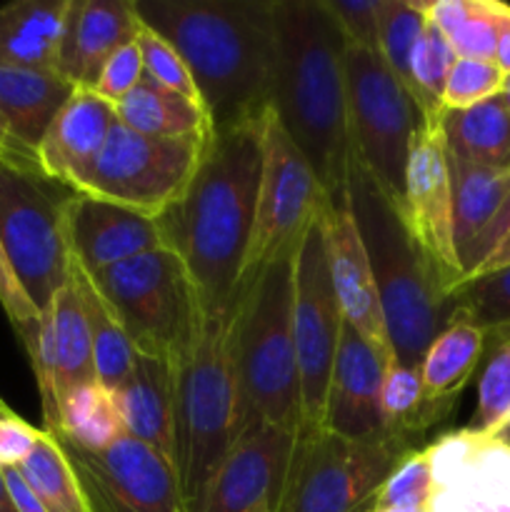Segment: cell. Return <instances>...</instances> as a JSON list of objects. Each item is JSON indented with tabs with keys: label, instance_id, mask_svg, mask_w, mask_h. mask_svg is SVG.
I'll list each match as a JSON object with an SVG mask.
<instances>
[{
	"label": "cell",
	"instance_id": "51",
	"mask_svg": "<svg viewBox=\"0 0 510 512\" xmlns=\"http://www.w3.org/2000/svg\"><path fill=\"white\" fill-rule=\"evenodd\" d=\"M0 512H18L13 495H10L8 490V483H5L3 478V470H0Z\"/></svg>",
	"mask_w": 510,
	"mask_h": 512
},
{
	"label": "cell",
	"instance_id": "14",
	"mask_svg": "<svg viewBox=\"0 0 510 512\" xmlns=\"http://www.w3.org/2000/svg\"><path fill=\"white\" fill-rule=\"evenodd\" d=\"M55 443L68 455L88 512H188L173 465L155 450L123 435L100 453Z\"/></svg>",
	"mask_w": 510,
	"mask_h": 512
},
{
	"label": "cell",
	"instance_id": "2",
	"mask_svg": "<svg viewBox=\"0 0 510 512\" xmlns=\"http://www.w3.org/2000/svg\"><path fill=\"white\" fill-rule=\"evenodd\" d=\"M133 8L185 60L215 133L265 118L275 70V0H133Z\"/></svg>",
	"mask_w": 510,
	"mask_h": 512
},
{
	"label": "cell",
	"instance_id": "43",
	"mask_svg": "<svg viewBox=\"0 0 510 512\" xmlns=\"http://www.w3.org/2000/svg\"><path fill=\"white\" fill-rule=\"evenodd\" d=\"M0 305H3L13 330L18 333L25 353H28V358L33 360L35 353H38L43 315L38 313L33 300L28 298L25 288L20 285L18 275H15L13 270V263H10L8 253H5L3 248V240H0Z\"/></svg>",
	"mask_w": 510,
	"mask_h": 512
},
{
	"label": "cell",
	"instance_id": "13",
	"mask_svg": "<svg viewBox=\"0 0 510 512\" xmlns=\"http://www.w3.org/2000/svg\"><path fill=\"white\" fill-rule=\"evenodd\" d=\"M323 203L325 193L313 168L268 110L263 125V175H260L258 210H255V225L245 253L240 285L275 263L280 255L298 248Z\"/></svg>",
	"mask_w": 510,
	"mask_h": 512
},
{
	"label": "cell",
	"instance_id": "57",
	"mask_svg": "<svg viewBox=\"0 0 510 512\" xmlns=\"http://www.w3.org/2000/svg\"><path fill=\"white\" fill-rule=\"evenodd\" d=\"M370 510H373V505H370V508H365V510H360V512H370Z\"/></svg>",
	"mask_w": 510,
	"mask_h": 512
},
{
	"label": "cell",
	"instance_id": "56",
	"mask_svg": "<svg viewBox=\"0 0 510 512\" xmlns=\"http://www.w3.org/2000/svg\"><path fill=\"white\" fill-rule=\"evenodd\" d=\"M10 413H13V410H10L8 405H0V418H3V415H10Z\"/></svg>",
	"mask_w": 510,
	"mask_h": 512
},
{
	"label": "cell",
	"instance_id": "55",
	"mask_svg": "<svg viewBox=\"0 0 510 512\" xmlns=\"http://www.w3.org/2000/svg\"><path fill=\"white\" fill-rule=\"evenodd\" d=\"M253 512H278V510H273L270 505H260V508H255Z\"/></svg>",
	"mask_w": 510,
	"mask_h": 512
},
{
	"label": "cell",
	"instance_id": "21",
	"mask_svg": "<svg viewBox=\"0 0 510 512\" xmlns=\"http://www.w3.org/2000/svg\"><path fill=\"white\" fill-rule=\"evenodd\" d=\"M323 230L330 283H333L345 323L353 325L380 353L393 355L388 343V330H385L383 308H380L378 285H375L363 235L355 223L353 210H350V200L338 205L325 200Z\"/></svg>",
	"mask_w": 510,
	"mask_h": 512
},
{
	"label": "cell",
	"instance_id": "9",
	"mask_svg": "<svg viewBox=\"0 0 510 512\" xmlns=\"http://www.w3.org/2000/svg\"><path fill=\"white\" fill-rule=\"evenodd\" d=\"M415 440L380 435L348 440L328 430L298 433L278 512H360L370 508Z\"/></svg>",
	"mask_w": 510,
	"mask_h": 512
},
{
	"label": "cell",
	"instance_id": "41",
	"mask_svg": "<svg viewBox=\"0 0 510 512\" xmlns=\"http://www.w3.org/2000/svg\"><path fill=\"white\" fill-rule=\"evenodd\" d=\"M430 495H433V475H430L428 455L425 448H418L395 465L375 495L373 508H425Z\"/></svg>",
	"mask_w": 510,
	"mask_h": 512
},
{
	"label": "cell",
	"instance_id": "35",
	"mask_svg": "<svg viewBox=\"0 0 510 512\" xmlns=\"http://www.w3.org/2000/svg\"><path fill=\"white\" fill-rule=\"evenodd\" d=\"M18 473L48 512H88L83 488L75 478L68 455L45 430Z\"/></svg>",
	"mask_w": 510,
	"mask_h": 512
},
{
	"label": "cell",
	"instance_id": "1",
	"mask_svg": "<svg viewBox=\"0 0 510 512\" xmlns=\"http://www.w3.org/2000/svg\"><path fill=\"white\" fill-rule=\"evenodd\" d=\"M268 115V113H265ZM265 118L213 133L183 198L158 218L205 313L230 320L258 210Z\"/></svg>",
	"mask_w": 510,
	"mask_h": 512
},
{
	"label": "cell",
	"instance_id": "49",
	"mask_svg": "<svg viewBox=\"0 0 510 512\" xmlns=\"http://www.w3.org/2000/svg\"><path fill=\"white\" fill-rule=\"evenodd\" d=\"M500 73H510V5L498 3V43H495V58Z\"/></svg>",
	"mask_w": 510,
	"mask_h": 512
},
{
	"label": "cell",
	"instance_id": "7",
	"mask_svg": "<svg viewBox=\"0 0 510 512\" xmlns=\"http://www.w3.org/2000/svg\"><path fill=\"white\" fill-rule=\"evenodd\" d=\"M138 355L168 363L190 348L205 310L183 260L163 245L88 273Z\"/></svg>",
	"mask_w": 510,
	"mask_h": 512
},
{
	"label": "cell",
	"instance_id": "3",
	"mask_svg": "<svg viewBox=\"0 0 510 512\" xmlns=\"http://www.w3.org/2000/svg\"><path fill=\"white\" fill-rule=\"evenodd\" d=\"M343 53L345 40L323 0H275L270 113L333 205L350 200L353 170Z\"/></svg>",
	"mask_w": 510,
	"mask_h": 512
},
{
	"label": "cell",
	"instance_id": "24",
	"mask_svg": "<svg viewBox=\"0 0 510 512\" xmlns=\"http://www.w3.org/2000/svg\"><path fill=\"white\" fill-rule=\"evenodd\" d=\"M75 85L55 70L0 68V118L23 153L35 155Z\"/></svg>",
	"mask_w": 510,
	"mask_h": 512
},
{
	"label": "cell",
	"instance_id": "10",
	"mask_svg": "<svg viewBox=\"0 0 510 512\" xmlns=\"http://www.w3.org/2000/svg\"><path fill=\"white\" fill-rule=\"evenodd\" d=\"M343 68L353 163L400 208L410 138L428 118L378 53L345 45Z\"/></svg>",
	"mask_w": 510,
	"mask_h": 512
},
{
	"label": "cell",
	"instance_id": "44",
	"mask_svg": "<svg viewBox=\"0 0 510 512\" xmlns=\"http://www.w3.org/2000/svg\"><path fill=\"white\" fill-rule=\"evenodd\" d=\"M323 3L338 25L345 45L378 53L383 0H323Z\"/></svg>",
	"mask_w": 510,
	"mask_h": 512
},
{
	"label": "cell",
	"instance_id": "52",
	"mask_svg": "<svg viewBox=\"0 0 510 512\" xmlns=\"http://www.w3.org/2000/svg\"><path fill=\"white\" fill-rule=\"evenodd\" d=\"M0 150H5V153H18V155H28V153H23V150H20L18 145L13 143V138H10L8 128H5L3 118H0ZM30 158H35V155H30Z\"/></svg>",
	"mask_w": 510,
	"mask_h": 512
},
{
	"label": "cell",
	"instance_id": "6",
	"mask_svg": "<svg viewBox=\"0 0 510 512\" xmlns=\"http://www.w3.org/2000/svg\"><path fill=\"white\" fill-rule=\"evenodd\" d=\"M228 318L205 313L198 338L173 363V468L188 512L205 495L235 443V380Z\"/></svg>",
	"mask_w": 510,
	"mask_h": 512
},
{
	"label": "cell",
	"instance_id": "4",
	"mask_svg": "<svg viewBox=\"0 0 510 512\" xmlns=\"http://www.w3.org/2000/svg\"><path fill=\"white\" fill-rule=\"evenodd\" d=\"M295 250L280 255L238 288L228 323L238 408L235 440L260 425L290 433L300 430V380L293 343Z\"/></svg>",
	"mask_w": 510,
	"mask_h": 512
},
{
	"label": "cell",
	"instance_id": "28",
	"mask_svg": "<svg viewBox=\"0 0 510 512\" xmlns=\"http://www.w3.org/2000/svg\"><path fill=\"white\" fill-rule=\"evenodd\" d=\"M445 155L453 200V243L458 260H463L503 205L510 188V168H485L450 153Z\"/></svg>",
	"mask_w": 510,
	"mask_h": 512
},
{
	"label": "cell",
	"instance_id": "34",
	"mask_svg": "<svg viewBox=\"0 0 510 512\" xmlns=\"http://www.w3.org/2000/svg\"><path fill=\"white\" fill-rule=\"evenodd\" d=\"M453 315H463L485 333V350L510 335V265L463 278L450 290Z\"/></svg>",
	"mask_w": 510,
	"mask_h": 512
},
{
	"label": "cell",
	"instance_id": "38",
	"mask_svg": "<svg viewBox=\"0 0 510 512\" xmlns=\"http://www.w3.org/2000/svg\"><path fill=\"white\" fill-rule=\"evenodd\" d=\"M458 60L450 40L428 20L423 38L418 40L410 58V80H413V98L428 120L438 118L443 110V90L450 68Z\"/></svg>",
	"mask_w": 510,
	"mask_h": 512
},
{
	"label": "cell",
	"instance_id": "16",
	"mask_svg": "<svg viewBox=\"0 0 510 512\" xmlns=\"http://www.w3.org/2000/svg\"><path fill=\"white\" fill-rule=\"evenodd\" d=\"M398 213L425 258L438 270L448 290H453L463 280V268L453 243L448 155L435 120H425L410 138Z\"/></svg>",
	"mask_w": 510,
	"mask_h": 512
},
{
	"label": "cell",
	"instance_id": "59",
	"mask_svg": "<svg viewBox=\"0 0 510 512\" xmlns=\"http://www.w3.org/2000/svg\"><path fill=\"white\" fill-rule=\"evenodd\" d=\"M508 168H510V155H508Z\"/></svg>",
	"mask_w": 510,
	"mask_h": 512
},
{
	"label": "cell",
	"instance_id": "19",
	"mask_svg": "<svg viewBox=\"0 0 510 512\" xmlns=\"http://www.w3.org/2000/svg\"><path fill=\"white\" fill-rule=\"evenodd\" d=\"M65 240L70 258L85 273H98L165 245L158 218L85 193L68 195Z\"/></svg>",
	"mask_w": 510,
	"mask_h": 512
},
{
	"label": "cell",
	"instance_id": "18",
	"mask_svg": "<svg viewBox=\"0 0 510 512\" xmlns=\"http://www.w3.org/2000/svg\"><path fill=\"white\" fill-rule=\"evenodd\" d=\"M30 365L43 400V430L53 433L58 430L60 400L78 385L98 383L88 320L73 280L55 293L50 310L43 313L38 353Z\"/></svg>",
	"mask_w": 510,
	"mask_h": 512
},
{
	"label": "cell",
	"instance_id": "32",
	"mask_svg": "<svg viewBox=\"0 0 510 512\" xmlns=\"http://www.w3.org/2000/svg\"><path fill=\"white\" fill-rule=\"evenodd\" d=\"M48 435L65 438L75 448L88 450V453L110 448L115 440L125 435L113 393H108L100 383L73 388L60 400L58 430Z\"/></svg>",
	"mask_w": 510,
	"mask_h": 512
},
{
	"label": "cell",
	"instance_id": "50",
	"mask_svg": "<svg viewBox=\"0 0 510 512\" xmlns=\"http://www.w3.org/2000/svg\"><path fill=\"white\" fill-rule=\"evenodd\" d=\"M508 265H510V230L498 240V245H495V248L490 250L483 260H480L478 268H475L473 273L465 275V278H475V275L493 273V270L508 268Z\"/></svg>",
	"mask_w": 510,
	"mask_h": 512
},
{
	"label": "cell",
	"instance_id": "37",
	"mask_svg": "<svg viewBox=\"0 0 510 512\" xmlns=\"http://www.w3.org/2000/svg\"><path fill=\"white\" fill-rule=\"evenodd\" d=\"M428 25V0H383L378 55L390 73L413 93L410 58Z\"/></svg>",
	"mask_w": 510,
	"mask_h": 512
},
{
	"label": "cell",
	"instance_id": "39",
	"mask_svg": "<svg viewBox=\"0 0 510 512\" xmlns=\"http://www.w3.org/2000/svg\"><path fill=\"white\" fill-rule=\"evenodd\" d=\"M483 373L478 383V408L473 423L475 433L505 435L510 430V335L485 350Z\"/></svg>",
	"mask_w": 510,
	"mask_h": 512
},
{
	"label": "cell",
	"instance_id": "58",
	"mask_svg": "<svg viewBox=\"0 0 510 512\" xmlns=\"http://www.w3.org/2000/svg\"><path fill=\"white\" fill-rule=\"evenodd\" d=\"M0 405H5V400H3V398H0Z\"/></svg>",
	"mask_w": 510,
	"mask_h": 512
},
{
	"label": "cell",
	"instance_id": "36",
	"mask_svg": "<svg viewBox=\"0 0 510 512\" xmlns=\"http://www.w3.org/2000/svg\"><path fill=\"white\" fill-rule=\"evenodd\" d=\"M380 413H383L385 433L400 438L418 440L425 430L433 428L435 420L425 403L418 368L400 365L395 358L390 360L380 390Z\"/></svg>",
	"mask_w": 510,
	"mask_h": 512
},
{
	"label": "cell",
	"instance_id": "48",
	"mask_svg": "<svg viewBox=\"0 0 510 512\" xmlns=\"http://www.w3.org/2000/svg\"><path fill=\"white\" fill-rule=\"evenodd\" d=\"M3 478L5 483H8V490L10 495H13L18 512H48L45 505L38 500V495L28 488V483H25L23 475L18 473V468L3 470Z\"/></svg>",
	"mask_w": 510,
	"mask_h": 512
},
{
	"label": "cell",
	"instance_id": "33",
	"mask_svg": "<svg viewBox=\"0 0 510 512\" xmlns=\"http://www.w3.org/2000/svg\"><path fill=\"white\" fill-rule=\"evenodd\" d=\"M428 20L465 60H493L498 0H428Z\"/></svg>",
	"mask_w": 510,
	"mask_h": 512
},
{
	"label": "cell",
	"instance_id": "53",
	"mask_svg": "<svg viewBox=\"0 0 510 512\" xmlns=\"http://www.w3.org/2000/svg\"><path fill=\"white\" fill-rule=\"evenodd\" d=\"M500 100H503L505 108H508V113H510V73L503 75V88H500Z\"/></svg>",
	"mask_w": 510,
	"mask_h": 512
},
{
	"label": "cell",
	"instance_id": "26",
	"mask_svg": "<svg viewBox=\"0 0 510 512\" xmlns=\"http://www.w3.org/2000/svg\"><path fill=\"white\" fill-rule=\"evenodd\" d=\"M485 358V333L465 320L463 315H453L448 328L430 343L423 363H420V380H423L425 403L435 423L453 410L455 400L470 383Z\"/></svg>",
	"mask_w": 510,
	"mask_h": 512
},
{
	"label": "cell",
	"instance_id": "45",
	"mask_svg": "<svg viewBox=\"0 0 510 512\" xmlns=\"http://www.w3.org/2000/svg\"><path fill=\"white\" fill-rule=\"evenodd\" d=\"M143 78L145 68L138 40H130V43H125L123 48H118L110 55V60L103 65V70H100L98 83H95L93 90L103 100L118 105L125 95L133 93V90L138 88Z\"/></svg>",
	"mask_w": 510,
	"mask_h": 512
},
{
	"label": "cell",
	"instance_id": "47",
	"mask_svg": "<svg viewBox=\"0 0 510 512\" xmlns=\"http://www.w3.org/2000/svg\"><path fill=\"white\" fill-rule=\"evenodd\" d=\"M508 230H510V188H508V193H505V200H503V205H500L498 213H495V218L490 220L488 228H485L483 233L478 235V240L470 245V250L465 253V258L460 260V268H463V278L468 273H473L475 268H478L480 260H483L485 255H488L490 250L498 245V240L503 238Z\"/></svg>",
	"mask_w": 510,
	"mask_h": 512
},
{
	"label": "cell",
	"instance_id": "46",
	"mask_svg": "<svg viewBox=\"0 0 510 512\" xmlns=\"http://www.w3.org/2000/svg\"><path fill=\"white\" fill-rule=\"evenodd\" d=\"M43 430L33 428L18 415L10 413L0 418V470L20 468L38 445Z\"/></svg>",
	"mask_w": 510,
	"mask_h": 512
},
{
	"label": "cell",
	"instance_id": "23",
	"mask_svg": "<svg viewBox=\"0 0 510 512\" xmlns=\"http://www.w3.org/2000/svg\"><path fill=\"white\" fill-rule=\"evenodd\" d=\"M115 120L113 103L95 90L78 88L55 115L35 153L40 170L55 183L75 190L103 150Z\"/></svg>",
	"mask_w": 510,
	"mask_h": 512
},
{
	"label": "cell",
	"instance_id": "12",
	"mask_svg": "<svg viewBox=\"0 0 510 512\" xmlns=\"http://www.w3.org/2000/svg\"><path fill=\"white\" fill-rule=\"evenodd\" d=\"M325 205V203H323ZM343 310L335 298L325 255L323 208L295 250L293 343L300 380V430L323 428L330 373L343 335Z\"/></svg>",
	"mask_w": 510,
	"mask_h": 512
},
{
	"label": "cell",
	"instance_id": "22",
	"mask_svg": "<svg viewBox=\"0 0 510 512\" xmlns=\"http://www.w3.org/2000/svg\"><path fill=\"white\" fill-rule=\"evenodd\" d=\"M138 28L133 0H68L55 73L93 90L110 55L135 40Z\"/></svg>",
	"mask_w": 510,
	"mask_h": 512
},
{
	"label": "cell",
	"instance_id": "20",
	"mask_svg": "<svg viewBox=\"0 0 510 512\" xmlns=\"http://www.w3.org/2000/svg\"><path fill=\"white\" fill-rule=\"evenodd\" d=\"M390 360L393 355L380 353L353 325H343L325 398L323 430L348 440L385 435L380 390Z\"/></svg>",
	"mask_w": 510,
	"mask_h": 512
},
{
	"label": "cell",
	"instance_id": "5",
	"mask_svg": "<svg viewBox=\"0 0 510 512\" xmlns=\"http://www.w3.org/2000/svg\"><path fill=\"white\" fill-rule=\"evenodd\" d=\"M348 195L378 285L393 358L408 368H420L430 343L453 318L448 285L408 233L398 208L355 163Z\"/></svg>",
	"mask_w": 510,
	"mask_h": 512
},
{
	"label": "cell",
	"instance_id": "31",
	"mask_svg": "<svg viewBox=\"0 0 510 512\" xmlns=\"http://www.w3.org/2000/svg\"><path fill=\"white\" fill-rule=\"evenodd\" d=\"M70 280L78 288L80 300H83L85 320H88L90 343H93V363L98 383L103 385L108 393L123 388L128 378L133 375L135 363H138V353L130 345L128 335H125L123 325L108 308L103 295L95 290L90 283L88 273L70 258Z\"/></svg>",
	"mask_w": 510,
	"mask_h": 512
},
{
	"label": "cell",
	"instance_id": "17",
	"mask_svg": "<svg viewBox=\"0 0 510 512\" xmlns=\"http://www.w3.org/2000/svg\"><path fill=\"white\" fill-rule=\"evenodd\" d=\"M298 433L260 425L233 443L215 473L200 512H253L260 505L278 510Z\"/></svg>",
	"mask_w": 510,
	"mask_h": 512
},
{
	"label": "cell",
	"instance_id": "15",
	"mask_svg": "<svg viewBox=\"0 0 510 512\" xmlns=\"http://www.w3.org/2000/svg\"><path fill=\"white\" fill-rule=\"evenodd\" d=\"M433 495L425 512H510V440L465 428L425 448Z\"/></svg>",
	"mask_w": 510,
	"mask_h": 512
},
{
	"label": "cell",
	"instance_id": "54",
	"mask_svg": "<svg viewBox=\"0 0 510 512\" xmlns=\"http://www.w3.org/2000/svg\"><path fill=\"white\" fill-rule=\"evenodd\" d=\"M370 512H425V508H383V510H370Z\"/></svg>",
	"mask_w": 510,
	"mask_h": 512
},
{
	"label": "cell",
	"instance_id": "29",
	"mask_svg": "<svg viewBox=\"0 0 510 512\" xmlns=\"http://www.w3.org/2000/svg\"><path fill=\"white\" fill-rule=\"evenodd\" d=\"M435 125L443 138L445 153L485 168H508L510 113L500 95L473 108H443Z\"/></svg>",
	"mask_w": 510,
	"mask_h": 512
},
{
	"label": "cell",
	"instance_id": "8",
	"mask_svg": "<svg viewBox=\"0 0 510 512\" xmlns=\"http://www.w3.org/2000/svg\"><path fill=\"white\" fill-rule=\"evenodd\" d=\"M70 193L40 170L38 158L0 150V240L40 315L70 280L65 240Z\"/></svg>",
	"mask_w": 510,
	"mask_h": 512
},
{
	"label": "cell",
	"instance_id": "30",
	"mask_svg": "<svg viewBox=\"0 0 510 512\" xmlns=\"http://www.w3.org/2000/svg\"><path fill=\"white\" fill-rule=\"evenodd\" d=\"M115 118L125 128L150 138H193L215 133L203 105L163 88L148 75L115 105Z\"/></svg>",
	"mask_w": 510,
	"mask_h": 512
},
{
	"label": "cell",
	"instance_id": "27",
	"mask_svg": "<svg viewBox=\"0 0 510 512\" xmlns=\"http://www.w3.org/2000/svg\"><path fill=\"white\" fill-rule=\"evenodd\" d=\"M68 0H15L0 8V68L55 70Z\"/></svg>",
	"mask_w": 510,
	"mask_h": 512
},
{
	"label": "cell",
	"instance_id": "40",
	"mask_svg": "<svg viewBox=\"0 0 510 512\" xmlns=\"http://www.w3.org/2000/svg\"><path fill=\"white\" fill-rule=\"evenodd\" d=\"M135 40H138L140 55H143L145 75H148L150 80H155V83L163 85V88L185 95V98L203 105L188 65H185V60L180 58L178 50H175L163 35L155 33V30L148 28L145 23H140L138 33H135Z\"/></svg>",
	"mask_w": 510,
	"mask_h": 512
},
{
	"label": "cell",
	"instance_id": "42",
	"mask_svg": "<svg viewBox=\"0 0 510 512\" xmlns=\"http://www.w3.org/2000/svg\"><path fill=\"white\" fill-rule=\"evenodd\" d=\"M503 88V73L493 60L458 58L450 68L443 90L445 110H463L498 98Z\"/></svg>",
	"mask_w": 510,
	"mask_h": 512
},
{
	"label": "cell",
	"instance_id": "11",
	"mask_svg": "<svg viewBox=\"0 0 510 512\" xmlns=\"http://www.w3.org/2000/svg\"><path fill=\"white\" fill-rule=\"evenodd\" d=\"M210 135L150 138L115 120L103 150L73 193L93 195L123 208L160 218L188 190Z\"/></svg>",
	"mask_w": 510,
	"mask_h": 512
},
{
	"label": "cell",
	"instance_id": "25",
	"mask_svg": "<svg viewBox=\"0 0 510 512\" xmlns=\"http://www.w3.org/2000/svg\"><path fill=\"white\" fill-rule=\"evenodd\" d=\"M123 433L173 465V368L138 355L128 383L113 393ZM175 470V468H173Z\"/></svg>",
	"mask_w": 510,
	"mask_h": 512
}]
</instances>
